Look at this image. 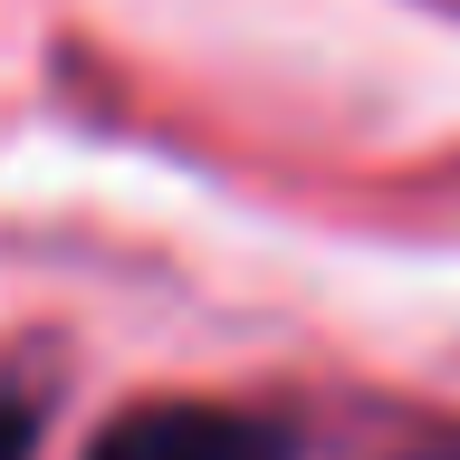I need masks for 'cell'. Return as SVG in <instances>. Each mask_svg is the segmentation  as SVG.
Segmentation results:
<instances>
[{"label":"cell","mask_w":460,"mask_h":460,"mask_svg":"<svg viewBox=\"0 0 460 460\" xmlns=\"http://www.w3.org/2000/svg\"><path fill=\"white\" fill-rule=\"evenodd\" d=\"M422 460H460V451H422Z\"/></svg>","instance_id":"obj_3"},{"label":"cell","mask_w":460,"mask_h":460,"mask_svg":"<svg viewBox=\"0 0 460 460\" xmlns=\"http://www.w3.org/2000/svg\"><path fill=\"white\" fill-rule=\"evenodd\" d=\"M0 460H29V402L0 394Z\"/></svg>","instance_id":"obj_2"},{"label":"cell","mask_w":460,"mask_h":460,"mask_svg":"<svg viewBox=\"0 0 460 460\" xmlns=\"http://www.w3.org/2000/svg\"><path fill=\"white\" fill-rule=\"evenodd\" d=\"M288 422L240 412V402H144L96 441L86 460H288Z\"/></svg>","instance_id":"obj_1"}]
</instances>
